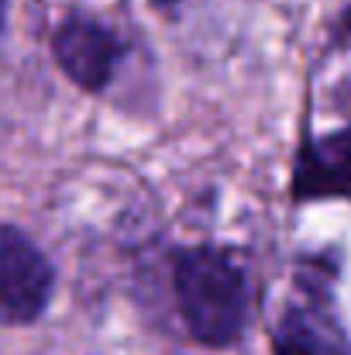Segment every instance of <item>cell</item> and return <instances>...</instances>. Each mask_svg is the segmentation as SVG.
Segmentation results:
<instances>
[{
  "label": "cell",
  "instance_id": "1",
  "mask_svg": "<svg viewBox=\"0 0 351 355\" xmlns=\"http://www.w3.org/2000/svg\"><path fill=\"white\" fill-rule=\"evenodd\" d=\"M172 290L193 342L228 349L248 328V283L241 266L221 248H186L172 262Z\"/></svg>",
  "mask_w": 351,
  "mask_h": 355
},
{
  "label": "cell",
  "instance_id": "5",
  "mask_svg": "<svg viewBox=\"0 0 351 355\" xmlns=\"http://www.w3.org/2000/svg\"><path fill=\"white\" fill-rule=\"evenodd\" d=\"M272 355H351V349L324 300L303 293L276 318Z\"/></svg>",
  "mask_w": 351,
  "mask_h": 355
},
{
  "label": "cell",
  "instance_id": "2",
  "mask_svg": "<svg viewBox=\"0 0 351 355\" xmlns=\"http://www.w3.org/2000/svg\"><path fill=\"white\" fill-rule=\"evenodd\" d=\"M55 290L48 255L14 225H0V324H35Z\"/></svg>",
  "mask_w": 351,
  "mask_h": 355
},
{
  "label": "cell",
  "instance_id": "7",
  "mask_svg": "<svg viewBox=\"0 0 351 355\" xmlns=\"http://www.w3.org/2000/svg\"><path fill=\"white\" fill-rule=\"evenodd\" d=\"M0 21H3V0H0Z\"/></svg>",
  "mask_w": 351,
  "mask_h": 355
},
{
  "label": "cell",
  "instance_id": "6",
  "mask_svg": "<svg viewBox=\"0 0 351 355\" xmlns=\"http://www.w3.org/2000/svg\"><path fill=\"white\" fill-rule=\"evenodd\" d=\"M179 0H152V7H159V10H169V7H176Z\"/></svg>",
  "mask_w": 351,
  "mask_h": 355
},
{
  "label": "cell",
  "instance_id": "3",
  "mask_svg": "<svg viewBox=\"0 0 351 355\" xmlns=\"http://www.w3.org/2000/svg\"><path fill=\"white\" fill-rule=\"evenodd\" d=\"M52 55L59 62V69L87 94H100L111 87L117 66L124 59V42L114 31L83 14L73 10L69 17H62V24L52 35Z\"/></svg>",
  "mask_w": 351,
  "mask_h": 355
},
{
  "label": "cell",
  "instance_id": "4",
  "mask_svg": "<svg viewBox=\"0 0 351 355\" xmlns=\"http://www.w3.org/2000/svg\"><path fill=\"white\" fill-rule=\"evenodd\" d=\"M293 197H345L351 200V128L307 138L293 166Z\"/></svg>",
  "mask_w": 351,
  "mask_h": 355
}]
</instances>
